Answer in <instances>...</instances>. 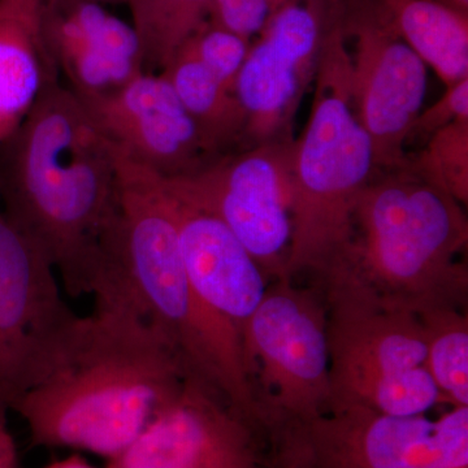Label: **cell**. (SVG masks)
<instances>
[{"label":"cell","mask_w":468,"mask_h":468,"mask_svg":"<svg viewBox=\"0 0 468 468\" xmlns=\"http://www.w3.org/2000/svg\"><path fill=\"white\" fill-rule=\"evenodd\" d=\"M190 374L159 329L97 298L54 367L9 410L26 421L34 446L110 461L180 396Z\"/></svg>","instance_id":"1"},{"label":"cell","mask_w":468,"mask_h":468,"mask_svg":"<svg viewBox=\"0 0 468 468\" xmlns=\"http://www.w3.org/2000/svg\"><path fill=\"white\" fill-rule=\"evenodd\" d=\"M117 153L75 92L48 85L0 144V207L38 246L68 294H91L116 217Z\"/></svg>","instance_id":"2"},{"label":"cell","mask_w":468,"mask_h":468,"mask_svg":"<svg viewBox=\"0 0 468 468\" xmlns=\"http://www.w3.org/2000/svg\"><path fill=\"white\" fill-rule=\"evenodd\" d=\"M117 165L116 217L101 242L92 297L119 302L159 329L196 377L254 420L241 332L190 284L162 176L124 156Z\"/></svg>","instance_id":"3"},{"label":"cell","mask_w":468,"mask_h":468,"mask_svg":"<svg viewBox=\"0 0 468 468\" xmlns=\"http://www.w3.org/2000/svg\"><path fill=\"white\" fill-rule=\"evenodd\" d=\"M463 206L409 163L372 176L354 206L349 242L316 288L351 289L388 309L420 315L467 304Z\"/></svg>","instance_id":"4"},{"label":"cell","mask_w":468,"mask_h":468,"mask_svg":"<svg viewBox=\"0 0 468 468\" xmlns=\"http://www.w3.org/2000/svg\"><path fill=\"white\" fill-rule=\"evenodd\" d=\"M326 26L309 122L291 144L292 242L285 279L318 282L349 242L354 206L375 175L371 138L354 111L341 8Z\"/></svg>","instance_id":"5"},{"label":"cell","mask_w":468,"mask_h":468,"mask_svg":"<svg viewBox=\"0 0 468 468\" xmlns=\"http://www.w3.org/2000/svg\"><path fill=\"white\" fill-rule=\"evenodd\" d=\"M318 289L326 310L329 408L360 405L393 417H418L445 403L426 368L417 315L388 309L344 286Z\"/></svg>","instance_id":"6"},{"label":"cell","mask_w":468,"mask_h":468,"mask_svg":"<svg viewBox=\"0 0 468 468\" xmlns=\"http://www.w3.org/2000/svg\"><path fill=\"white\" fill-rule=\"evenodd\" d=\"M268 468H468V406L437 419L335 405L261 437Z\"/></svg>","instance_id":"7"},{"label":"cell","mask_w":468,"mask_h":468,"mask_svg":"<svg viewBox=\"0 0 468 468\" xmlns=\"http://www.w3.org/2000/svg\"><path fill=\"white\" fill-rule=\"evenodd\" d=\"M255 396L258 439L271 428L318 417L331 405L324 298L316 286L272 280L242 328Z\"/></svg>","instance_id":"8"},{"label":"cell","mask_w":468,"mask_h":468,"mask_svg":"<svg viewBox=\"0 0 468 468\" xmlns=\"http://www.w3.org/2000/svg\"><path fill=\"white\" fill-rule=\"evenodd\" d=\"M81 319L50 260L0 207V401L8 410L54 367Z\"/></svg>","instance_id":"9"},{"label":"cell","mask_w":468,"mask_h":468,"mask_svg":"<svg viewBox=\"0 0 468 468\" xmlns=\"http://www.w3.org/2000/svg\"><path fill=\"white\" fill-rule=\"evenodd\" d=\"M291 140L218 156L183 177H165L185 201L214 215L268 279L284 277L292 242Z\"/></svg>","instance_id":"10"},{"label":"cell","mask_w":468,"mask_h":468,"mask_svg":"<svg viewBox=\"0 0 468 468\" xmlns=\"http://www.w3.org/2000/svg\"><path fill=\"white\" fill-rule=\"evenodd\" d=\"M349 52V89L354 111L371 138L375 174L409 163L410 129L421 112L427 91V66L403 41L377 0L341 9Z\"/></svg>","instance_id":"11"},{"label":"cell","mask_w":468,"mask_h":468,"mask_svg":"<svg viewBox=\"0 0 468 468\" xmlns=\"http://www.w3.org/2000/svg\"><path fill=\"white\" fill-rule=\"evenodd\" d=\"M329 7V0H292L250 43L234 94L252 146L291 140L285 133L318 70Z\"/></svg>","instance_id":"12"},{"label":"cell","mask_w":468,"mask_h":468,"mask_svg":"<svg viewBox=\"0 0 468 468\" xmlns=\"http://www.w3.org/2000/svg\"><path fill=\"white\" fill-rule=\"evenodd\" d=\"M106 468H268L251 427L196 375Z\"/></svg>","instance_id":"13"},{"label":"cell","mask_w":468,"mask_h":468,"mask_svg":"<svg viewBox=\"0 0 468 468\" xmlns=\"http://www.w3.org/2000/svg\"><path fill=\"white\" fill-rule=\"evenodd\" d=\"M79 100L120 155L154 174L183 177L218 158L162 73Z\"/></svg>","instance_id":"14"},{"label":"cell","mask_w":468,"mask_h":468,"mask_svg":"<svg viewBox=\"0 0 468 468\" xmlns=\"http://www.w3.org/2000/svg\"><path fill=\"white\" fill-rule=\"evenodd\" d=\"M42 27L58 77L79 98L116 90L144 73L134 27L94 0H45Z\"/></svg>","instance_id":"15"},{"label":"cell","mask_w":468,"mask_h":468,"mask_svg":"<svg viewBox=\"0 0 468 468\" xmlns=\"http://www.w3.org/2000/svg\"><path fill=\"white\" fill-rule=\"evenodd\" d=\"M163 184L190 284L212 310L242 332L271 280L226 224L181 198L165 177Z\"/></svg>","instance_id":"16"},{"label":"cell","mask_w":468,"mask_h":468,"mask_svg":"<svg viewBox=\"0 0 468 468\" xmlns=\"http://www.w3.org/2000/svg\"><path fill=\"white\" fill-rule=\"evenodd\" d=\"M45 0H0V144L58 81L43 37Z\"/></svg>","instance_id":"17"},{"label":"cell","mask_w":468,"mask_h":468,"mask_svg":"<svg viewBox=\"0 0 468 468\" xmlns=\"http://www.w3.org/2000/svg\"><path fill=\"white\" fill-rule=\"evenodd\" d=\"M403 41L446 88L468 77V14L435 0H377Z\"/></svg>","instance_id":"18"},{"label":"cell","mask_w":468,"mask_h":468,"mask_svg":"<svg viewBox=\"0 0 468 468\" xmlns=\"http://www.w3.org/2000/svg\"><path fill=\"white\" fill-rule=\"evenodd\" d=\"M160 73L174 88L215 156L242 137L245 115L236 94L186 45Z\"/></svg>","instance_id":"19"},{"label":"cell","mask_w":468,"mask_h":468,"mask_svg":"<svg viewBox=\"0 0 468 468\" xmlns=\"http://www.w3.org/2000/svg\"><path fill=\"white\" fill-rule=\"evenodd\" d=\"M133 16L144 72L160 73L205 26L214 0H124Z\"/></svg>","instance_id":"20"},{"label":"cell","mask_w":468,"mask_h":468,"mask_svg":"<svg viewBox=\"0 0 468 468\" xmlns=\"http://www.w3.org/2000/svg\"><path fill=\"white\" fill-rule=\"evenodd\" d=\"M426 340V368L445 402L468 406V316L457 307H437L418 315Z\"/></svg>","instance_id":"21"},{"label":"cell","mask_w":468,"mask_h":468,"mask_svg":"<svg viewBox=\"0 0 468 468\" xmlns=\"http://www.w3.org/2000/svg\"><path fill=\"white\" fill-rule=\"evenodd\" d=\"M412 167L443 192L468 203V117H462L428 138Z\"/></svg>","instance_id":"22"},{"label":"cell","mask_w":468,"mask_h":468,"mask_svg":"<svg viewBox=\"0 0 468 468\" xmlns=\"http://www.w3.org/2000/svg\"><path fill=\"white\" fill-rule=\"evenodd\" d=\"M250 43L226 27L206 21L205 26L185 45L224 85L234 91L237 76L250 48Z\"/></svg>","instance_id":"23"},{"label":"cell","mask_w":468,"mask_h":468,"mask_svg":"<svg viewBox=\"0 0 468 468\" xmlns=\"http://www.w3.org/2000/svg\"><path fill=\"white\" fill-rule=\"evenodd\" d=\"M289 2L292 0H214L209 17L212 23L251 42Z\"/></svg>","instance_id":"24"},{"label":"cell","mask_w":468,"mask_h":468,"mask_svg":"<svg viewBox=\"0 0 468 468\" xmlns=\"http://www.w3.org/2000/svg\"><path fill=\"white\" fill-rule=\"evenodd\" d=\"M462 117H468V77L446 88L445 94L433 106L419 113L410 129L412 137H428L451 125Z\"/></svg>","instance_id":"25"},{"label":"cell","mask_w":468,"mask_h":468,"mask_svg":"<svg viewBox=\"0 0 468 468\" xmlns=\"http://www.w3.org/2000/svg\"><path fill=\"white\" fill-rule=\"evenodd\" d=\"M0 468H21L16 442L8 428L7 411L0 412Z\"/></svg>","instance_id":"26"},{"label":"cell","mask_w":468,"mask_h":468,"mask_svg":"<svg viewBox=\"0 0 468 468\" xmlns=\"http://www.w3.org/2000/svg\"><path fill=\"white\" fill-rule=\"evenodd\" d=\"M435 2L441 3L443 5H448L452 9L468 14V0H435Z\"/></svg>","instance_id":"27"},{"label":"cell","mask_w":468,"mask_h":468,"mask_svg":"<svg viewBox=\"0 0 468 468\" xmlns=\"http://www.w3.org/2000/svg\"><path fill=\"white\" fill-rule=\"evenodd\" d=\"M8 411L7 406L5 405L2 401H0V412Z\"/></svg>","instance_id":"28"},{"label":"cell","mask_w":468,"mask_h":468,"mask_svg":"<svg viewBox=\"0 0 468 468\" xmlns=\"http://www.w3.org/2000/svg\"><path fill=\"white\" fill-rule=\"evenodd\" d=\"M43 468H45V467H43Z\"/></svg>","instance_id":"29"}]
</instances>
